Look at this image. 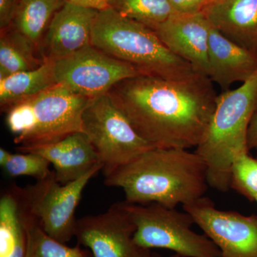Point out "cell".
I'll use <instances>...</instances> for the list:
<instances>
[{"mask_svg":"<svg viewBox=\"0 0 257 257\" xmlns=\"http://www.w3.org/2000/svg\"><path fill=\"white\" fill-rule=\"evenodd\" d=\"M254 202H256L257 203V197H256V199H255Z\"/></svg>","mask_w":257,"mask_h":257,"instance_id":"31","label":"cell"},{"mask_svg":"<svg viewBox=\"0 0 257 257\" xmlns=\"http://www.w3.org/2000/svg\"></svg>","mask_w":257,"mask_h":257,"instance_id":"32","label":"cell"},{"mask_svg":"<svg viewBox=\"0 0 257 257\" xmlns=\"http://www.w3.org/2000/svg\"><path fill=\"white\" fill-rule=\"evenodd\" d=\"M57 84L55 62L44 60L36 69L12 74L0 79V106L6 112L12 106Z\"/></svg>","mask_w":257,"mask_h":257,"instance_id":"18","label":"cell"},{"mask_svg":"<svg viewBox=\"0 0 257 257\" xmlns=\"http://www.w3.org/2000/svg\"><path fill=\"white\" fill-rule=\"evenodd\" d=\"M247 147L248 150H256L257 151V112L253 116L248 126Z\"/></svg>","mask_w":257,"mask_h":257,"instance_id":"28","label":"cell"},{"mask_svg":"<svg viewBox=\"0 0 257 257\" xmlns=\"http://www.w3.org/2000/svg\"><path fill=\"white\" fill-rule=\"evenodd\" d=\"M10 155H11V152H8L4 148L0 149V165L2 167L8 162Z\"/></svg>","mask_w":257,"mask_h":257,"instance_id":"29","label":"cell"},{"mask_svg":"<svg viewBox=\"0 0 257 257\" xmlns=\"http://www.w3.org/2000/svg\"><path fill=\"white\" fill-rule=\"evenodd\" d=\"M149 257H165L161 256L160 254H157V253H151V255H150ZM167 257H182V256H180V255L177 254V253H174V254L170 255V256H167Z\"/></svg>","mask_w":257,"mask_h":257,"instance_id":"30","label":"cell"},{"mask_svg":"<svg viewBox=\"0 0 257 257\" xmlns=\"http://www.w3.org/2000/svg\"><path fill=\"white\" fill-rule=\"evenodd\" d=\"M109 8L155 31L176 14L169 0H107Z\"/></svg>","mask_w":257,"mask_h":257,"instance_id":"22","label":"cell"},{"mask_svg":"<svg viewBox=\"0 0 257 257\" xmlns=\"http://www.w3.org/2000/svg\"><path fill=\"white\" fill-rule=\"evenodd\" d=\"M210 23L202 13L174 14L161 24L155 33L174 55L208 77V47Z\"/></svg>","mask_w":257,"mask_h":257,"instance_id":"13","label":"cell"},{"mask_svg":"<svg viewBox=\"0 0 257 257\" xmlns=\"http://www.w3.org/2000/svg\"><path fill=\"white\" fill-rule=\"evenodd\" d=\"M82 132L97 153L104 177L155 148L135 131L108 93L89 99Z\"/></svg>","mask_w":257,"mask_h":257,"instance_id":"7","label":"cell"},{"mask_svg":"<svg viewBox=\"0 0 257 257\" xmlns=\"http://www.w3.org/2000/svg\"><path fill=\"white\" fill-rule=\"evenodd\" d=\"M20 0H0V30L13 25Z\"/></svg>","mask_w":257,"mask_h":257,"instance_id":"26","label":"cell"},{"mask_svg":"<svg viewBox=\"0 0 257 257\" xmlns=\"http://www.w3.org/2000/svg\"><path fill=\"white\" fill-rule=\"evenodd\" d=\"M66 1L79 5V6L92 8L98 11L109 8L107 0H66Z\"/></svg>","mask_w":257,"mask_h":257,"instance_id":"27","label":"cell"},{"mask_svg":"<svg viewBox=\"0 0 257 257\" xmlns=\"http://www.w3.org/2000/svg\"><path fill=\"white\" fill-rule=\"evenodd\" d=\"M89 99L56 84L10 108L7 126L18 147L56 143L82 132V114Z\"/></svg>","mask_w":257,"mask_h":257,"instance_id":"5","label":"cell"},{"mask_svg":"<svg viewBox=\"0 0 257 257\" xmlns=\"http://www.w3.org/2000/svg\"><path fill=\"white\" fill-rule=\"evenodd\" d=\"M102 170L101 165L70 183L62 184L55 172L33 185L22 188L25 207L42 229L52 238L67 243L74 237L75 211L89 180Z\"/></svg>","mask_w":257,"mask_h":257,"instance_id":"8","label":"cell"},{"mask_svg":"<svg viewBox=\"0 0 257 257\" xmlns=\"http://www.w3.org/2000/svg\"><path fill=\"white\" fill-rule=\"evenodd\" d=\"M202 13L231 41L257 54V0H213Z\"/></svg>","mask_w":257,"mask_h":257,"instance_id":"16","label":"cell"},{"mask_svg":"<svg viewBox=\"0 0 257 257\" xmlns=\"http://www.w3.org/2000/svg\"><path fill=\"white\" fill-rule=\"evenodd\" d=\"M136 226L124 202L112 204L96 215L77 219L74 237L87 248L93 257H149L150 249L142 247L134 239Z\"/></svg>","mask_w":257,"mask_h":257,"instance_id":"10","label":"cell"},{"mask_svg":"<svg viewBox=\"0 0 257 257\" xmlns=\"http://www.w3.org/2000/svg\"><path fill=\"white\" fill-rule=\"evenodd\" d=\"M124 203L136 226L134 239L139 246L171 250L182 257L221 256L220 250L208 236L193 231L195 223L187 211L157 203Z\"/></svg>","mask_w":257,"mask_h":257,"instance_id":"6","label":"cell"},{"mask_svg":"<svg viewBox=\"0 0 257 257\" xmlns=\"http://www.w3.org/2000/svg\"><path fill=\"white\" fill-rule=\"evenodd\" d=\"M92 45L145 75L183 79L197 73L188 62L170 52L155 31L109 7L96 14Z\"/></svg>","mask_w":257,"mask_h":257,"instance_id":"4","label":"cell"},{"mask_svg":"<svg viewBox=\"0 0 257 257\" xmlns=\"http://www.w3.org/2000/svg\"><path fill=\"white\" fill-rule=\"evenodd\" d=\"M17 149L46 159L53 166L56 179L62 184L77 180L101 165L97 153L82 132L72 134L56 143Z\"/></svg>","mask_w":257,"mask_h":257,"instance_id":"14","label":"cell"},{"mask_svg":"<svg viewBox=\"0 0 257 257\" xmlns=\"http://www.w3.org/2000/svg\"><path fill=\"white\" fill-rule=\"evenodd\" d=\"M208 62V77L226 91L235 82H246L256 72L257 54L231 41L210 24Z\"/></svg>","mask_w":257,"mask_h":257,"instance_id":"15","label":"cell"},{"mask_svg":"<svg viewBox=\"0 0 257 257\" xmlns=\"http://www.w3.org/2000/svg\"><path fill=\"white\" fill-rule=\"evenodd\" d=\"M20 198L28 239L26 257H93L92 252L81 245L72 247L47 234L25 207L21 191Z\"/></svg>","mask_w":257,"mask_h":257,"instance_id":"21","label":"cell"},{"mask_svg":"<svg viewBox=\"0 0 257 257\" xmlns=\"http://www.w3.org/2000/svg\"><path fill=\"white\" fill-rule=\"evenodd\" d=\"M98 10L64 1L51 20L40 51L43 60L52 62L92 45L93 25Z\"/></svg>","mask_w":257,"mask_h":257,"instance_id":"12","label":"cell"},{"mask_svg":"<svg viewBox=\"0 0 257 257\" xmlns=\"http://www.w3.org/2000/svg\"><path fill=\"white\" fill-rule=\"evenodd\" d=\"M51 164L46 159L37 154L30 152L11 153L3 170L11 177L28 176L33 177L37 181L47 178L52 175Z\"/></svg>","mask_w":257,"mask_h":257,"instance_id":"24","label":"cell"},{"mask_svg":"<svg viewBox=\"0 0 257 257\" xmlns=\"http://www.w3.org/2000/svg\"><path fill=\"white\" fill-rule=\"evenodd\" d=\"M183 209L215 243L221 257H257V216L220 210L205 197Z\"/></svg>","mask_w":257,"mask_h":257,"instance_id":"11","label":"cell"},{"mask_svg":"<svg viewBox=\"0 0 257 257\" xmlns=\"http://www.w3.org/2000/svg\"><path fill=\"white\" fill-rule=\"evenodd\" d=\"M108 94L152 147L185 150L204 140L218 96L211 79L199 73L183 79L140 74L115 84Z\"/></svg>","mask_w":257,"mask_h":257,"instance_id":"1","label":"cell"},{"mask_svg":"<svg viewBox=\"0 0 257 257\" xmlns=\"http://www.w3.org/2000/svg\"><path fill=\"white\" fill-rule=\"evenodd\" d=\"M176 14L203 13L213 0H169Z\"/></svg>","mask_w":257,"mask_h":257,"instance_id":"25","label":"cell"},{"mask_svg":"<svg viewBox=\"0 0 257 257\" xmlns=\"http://www.w3.org/2000/svg\"><path fill=\"white\" fill-rule=\"evenodd\" d=\"M257 110V69L242 85L217 96L215 110L195 152L207 167L209 187L221 192L230 188L234 157L249 152L247 133Z\"/></svg>","mask_w":257,"mask_h":257,"instance_id":"3","label":"cell"},{"mask_svg":"<svg viewBox=\"0 0 257 257\" xmlns=\"http://www.w3.org/2000/svg\"><path fill=\"white\" fill-rule=\"evenodd\" d=\"M64 1L20 0L13 25L40 50L51 20Z\"/></svg>","mask_w":257,"mask_h":257,"instance_id":"20","label":"cell"},{"mask_svg":"<svg viewBox=\"0 0 257 257\" xmlns=\"http://www.w3.org/2000/svg\"><path fill=\"white\" fill-rule=\"evenodd\" d=\"M20 189L13 184L0 198V257H26L28 239Z\"/></svg>","mask_w":257,"mask_h":257,"instance_id":"17","label":"cell"},{"mask_svg":"<svg viewBox=\"0 0 257 257\" xmlns=\"http://www.w3.org/2000/svg\"><path fill=\"white\" fill-rule=\"evenodd\" d=\"M43 62L40 50L13 25L1 30L0 79L36 69Z\"/></svg>","mask_w":257,"mask_h":257,"instance_id":"19","label":"cell"},{"mask_svg":"<svg viewBox=\"0 0 257 257\" xmlns=\"http://www.w3.org/2000/svg\"><path fill=\"white\" fill-rule=\"evenodd\" d=\"M104 182L122 189L128 204L157 203L170 208L195 202L209 187L207 165L197 153L157 147L116 169Z\"/></svg>","mask_w":257,"mask_h":257,"instance_id":"2","label":"cell"},{"mask_svg":"<svg viewBox=\"0 0 257 257\" xmlns=\"http://www.w3.org/2000/svg\"><path fill=\"white\" fill-rule=\"evenodd\" d=\"M230 188L254 202L257 197V158L250 156L248 152L234 157L231 164Z\"/></svg>","mask_w":257,"mask_h":257,"instance_id":"23","label":"cell"},{"mask_svg":"<svg viewBox=\"0 0 257 257\" xmlns=\"http://www.w3.org/2000/svg\"><path fill=\"white\" fill-rule=\"evenodd\" d=\"M54 62L57 84L89 99L104 95L121 81L143 74L92 45Z\"/></svg>","mask_w":257,"mask_h":257,"instance_id":"9","label":"cell"}]
</instances>
